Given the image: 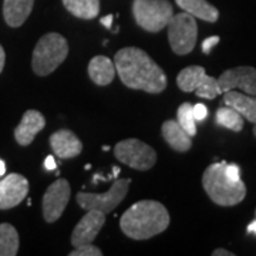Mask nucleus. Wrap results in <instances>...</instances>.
Instances as JSON below:
<instances>
[{"label":"nucleus","mask_w":256,"mask_h":256,"mask_svg":"<svg viewBox=\"0 0 256 256\" xmlns=\"http://www.w3.org/2000/svg\"><path fill=\"white\" fill-rule=\"evenodd\" d=\"M176 84L181 92H194L200 98L214 100L220 94L216 78L205 73V68L201 66H190L181 70L176 77Z\"/></svg>","instance_id":"6e6552de"},{"label":"nucleus","mask_w":256,"mask_h":256,"mask_svg":"<svg viewBox=\"0 0 256 256\" xmlns=\"http://www.w3.org/2000/svg\"><path fill=\"white\" fill-rule=\"evenodd\" d=\"M254 136H255V137H256V126H255V127H254Z\"/></svg>","instance_id":"e433bc0d"},{"label":"nucleus","mask_w":256,"mask_h":256,"mask_svg":"<svg viewBox=\"0 0 256 256\" xmlns=\"http://www.w3.org/2000/svg\"><path fill=\"white\" fill-rule=\"evenodd\" d=\"M6 63V53H4V48L0 44V73L3 72V67Z\"/></svg>","instance_id":"7c9ffc66"},{"label":"nucleus","mask_w":256,"mask_h":256,"mask_svg":"<svg viewBox=\"0 0 256 256\" xmlns=\"http://www.w3.org/2000/svg\"><path fill=\"white\" fill-rule=\"evenodd\" d=\"M170 225V214L161 202H136L120 220V228L128 238L146 240L158 234H162Z\"/></svg>","instance_id":"f03ea898"},{"label":"nucleus","mask_w":256,"mask_h":256,"mask_svg":"<svg viewBox=\"0 0 256 256\" xmlns=\"http://www.w3.org/2000/svg\"><path fill=\"white\" fill-rule=\"evenodd\" d=\"M18 250V234L10 224H0V256H14Z\"/></svg>","instance_id":"4be33fe9"},{"label":"nucleus","mask_w":256,"mask_h":256,"mask_svg":"<svg viewBox=\"0 0 256 256\" xmlns=\"http://www.w3.org/2000/svg\"><path fill=\"white\" fill-rule=\"evenodd\" d=\"M68 56V43L58 33H47L37 42L33 50V72L44 77L54 72Z\"/></svg>","instance_id":"20e7f679"},{"label":"nucleus","mask_w":256,"mask_h":256,"mask_svg":"<svg viewBox=\"0 0 256 256\" xmlns=\"http://www.w3.org/2000/svg\"><path fill=\"white\" fill-rule=\"evenodd\" d=\"M220 94L240 88L245 94L256 96V68L249 66H240L229 68L216 78Z\"/></svg>","instance_id":"9b49d317"},{"label":"nucleus","mask_w":256,"mask_h":256,"mask_svg":"<svg viewBox=\"0 0 256 256\" xmlns=\"http://www.w3.org/2000/svg\"><path fill=\"white\" fill-rule=\"evenodd\" d=\"M104 224H106L104 212L97 210H87V214L76 225L72 234V245L76 248L84 244H92L101 228L104 226Z\"/></svg>","instance_id":"ddd939ff"},{"label":"nucleus","mask_w":256,"mask_h":256,"mask_svg":"<svg viewBox=\"0 0 256 256\" xmlns=\"http://www.w3.org/2000/svg\"><path fill=\"white\" fill-rule=\"evenodd\" d=\"M112 171H114V176H118V174H120L118 166H114V168H112Z\"/></svg>","instance_id":"f704fd0d"},{"label":"nucleus","mask_w":256,"mask_h":256,"mask_svg":"<svg viewBox=\"0 0 256 256\" xmlns=\"http://www.w3.org/2000/svg\"><path fill=\"white\" fill-rule=\"evenodd\" d=\"M88 76L97 86H108L116 77L114 62L106 56H96L88 64Z\"/></svg>","instance_id":"6ab92c4d"},{"label":"nucleus","mask_w":256,"mask_h":256,"mask_svg":"<svg viewBox=\"0 0 256 256\" xmlns=\"http://www.w3.org/2000/svg\"><path fill=\"white\" fill-rule=\"evenodd\" d=\"M176 4L194 18L205 20L208 23H215L220 18V12L206 0H175Z\"/></svg>","instance_id":"aec40b11"},{"label":"nucleus","mask_w":256,"mask_h":256,"mask_svg":"<svg viewBox=\"0 0 256 256\" xmlns=\"http://www.w3.org/2000/svg\"><path fill=\"white\" fill-rule=\"evenodd\" d=\"M131 180H117L111 188L104 194H92V192H78L76 200L84 210H97L108 214L114 210L122 200L127 196Z\"/></svg>","instance_id":"1a4fd4ad"},{"label":"nucleus","mask_w":256,"mask_h":256,"mask_svg":"<svg viewBox=\"0 0 256 256\" xmlns=\"http://www.w3.org/2000/svg\"><path fill=\"white\" fill-rule=\"evenodd\" d=\"M220 42V38L218 36H212V37H208V38H205V40H204V43H202V52H204V54H210V50L216 46Z\"/></svg>","instance_id":"a878e982"},{"label":"nucleus","mask_w":256,"mask_h":256,"mask_svg":"<svg viewBox=\"0 0 256 256\" xmlns=\"http://www.w3.org/2000/svg\"><path fill=\"white\" fill-rule=\"evenodd\" d=\"M215 121L220 127L228 128L230 131H235L239 132L242 131L244 128V117L239 114L238 111L234 110L232 107H220L216 111V116H215Z\"/></svg>","instance_id":"5701e85b"},{"label":"nucleus","mask_w":256,"mask_h":256,"mask_svg":"<svg viewBox=\"0 0 256 256\" xmlns=\"http://www.w3.org/2000/svg\"><path fill=\"white\" fill-rule=\"evenodd\" d=\"M44 127L46 118L43 117V114L37 110H28L23 114L20 124L14 130V138L18 146H28L33 142L34 137Z\"/></svg>","instance_id":"4468645a"},{"label":"nucleus","mask_w":256,"mask_h":256,"mask_svg":"<svg viewBox=\"0 0 256 256\" xmlns=\"http://www.w3.org/2000/svg\"><path fill=\"white\" fill-rule=\"evenodd\" d=\"M112 18H114V16H112V14H108V16H106V18H101L100 23L102 24V26H106L107 28H111V23H112Z\"/></svg>","instance_id":"c756f323"},{"label":"nucleus","mask_w":256,"mask_h":256,"mask_svg":"<svg viewBox=\"0 0 256 256\" xmlns=\"http://www.w3.org/2000/svg\"><path fill=\"white\" fill-rule=\"evenodd\" d=\"M166 28L170 46L175 54L185 56L191 53L198 38V24L195 18L186 12L172 14Z\"/></svg>","instance_id":"423d86ee"},{"label":"nucleus","mask_w":256,"mask_h":256,"mask_svg":"<svg viewBox=\"0 0 256 256\" xmlns=\"http://www.w3.org/2000/svg\"><path fill=\"white\" fill-rule=\"evenodd\" d=\"M225 171H226V174H228L229 178H232L234 181H239V180H242V178H240V168H239V165L228 164V162H226Z\"/></svg>","instance_id":"cd10ccee"},{"label":"nucleus","mask_w":256,"mask_h":256,"mask_svg":"<svg viewBox=\"0 0 256 256\" xmlns=\"http://www.w3.org/2000/svg\"><path fill=\"white\" fill-rule=\"evenodd\" d=\"M192 112H194V117H195L196 121H204L208 117V108L204 104L192 106Z\"/></svg>","instance_id":"bb28decb"},{"label":"nucleus","mask_w":256,"mask_h":256,"mask_svg":"<svg viewBox=\"0 0 256 256\" xmlns=\"http://www.w3.org/2000/svg\"><path fill=\"white\" fill-rule=\"evenodd\" d=\"M114 156L120 162L137 171H148L156 162V150L137 138L120 141L114 146Z\"/></svg>","instance_id":"0eeeda50"},{"label":"nucleus","mask_w":256,"mask_h":256,"mask_svg":"<svg viewBox=\"0 0 256 256\" xmlns=\"http://www.w3.org/2000/svg\"><path fill=\"white\" fill-rule=\"evenodd\" d=\"M34 0H4L3 18L10 28H20L30 16Z\"/></svg>","instance_id":"a211bd4d"},{"label":"nucleus","mask_w":256,"mask_h":256,"mask_svg":"<svg viewBox=\"0 0 256 256\" xmlns=\"http://www.w3.org/2000/svg\"><path fill=\"white\" fill-rule=\"evenodd\" d=\"M246 232H248V234H255V235H256V220L250 222V224L248 225Z\"/></svg>","instance_id":"473e14b6"},{"label":"nucleus","mask_w":256,"mask_h":256,"mask_svg":"<svg viewBox=\"0 0 256 256\" xmlns=\"http://www.w3.org/2000/svg\"><path fill=\"white\" fill-rule=\"evenodd\" d=\"M226 161L210 164L202 175V185L210 201L220 206H234L246 196V186L242 180L234 181L226 171Z\"/></svg>","instance_id":"7ed1b4c3"},{"label":"nucleus","mask_w":256,"mask_h":256,"mask_svg":"<svg viewBox=\"0 0 256 256\" xmlns=\"http://www.w3.org/2000/svg\"><path fill=\"white\" fill-rule=\"evenodd\" d=\"M102 252L100 248L94 246L92 244H84L80 246L74 248V250L70 252V256H101Z\"/></svg>","instance_id":"393cba45"},{"label":"nucleus","mask_w":256,"mask_h":256,"mask_svg":"<svg viewBox=\"0 0 256 256\" xmlns=\"http://www.w3.org/2000/svg\"><path fill=\"white\" fill-rule=\"evenodd\" d=\"M4 174H6V164L0 160V176H3Z\"/></svg>","instance_id":"72a5a7b5"},{"label":"nucleus","mask_w":256,"mask_h":256,"mask_svg":"<svg viewBox=\"0 0 256 256\" xmlns=\"http://www.w3.org/2000/svg\"><path fill=\"white\" fill-rule=\"evenodd\" d=\"M63 4L73 16L84 20L97 18L100 12V0H63Z\"/></svg>","instance_id":"412c9836"},{"label":"nucleus","mask_w":256,"mask_h":256,"mask_svg":"<svg viewBox=\"0 0 256 256\" xmlns=\"http://www.w3.org/2000/svg\"><path fill=\"white\" fill-rule=\"evenodd\" d=\"M50 146L54 154L62 160L80 156L82 151V141L70 130H58L50 136Z\"/></svg>","instance_id":"2eb2a0df"},{"label":"nucleus","mask_w":256,"mask_h":256,"mask_svg":"<svg viewBox=\"0 0 256 256\" xmlns=\"http://www.w3.org/2000/svg\"><path fill=\"white\" fill-rule=\"evenodd\" d=\"M114 66L120 80L132 90L160 94L166 88V76L162 68L138 47H126L117 52Z\"/></svg>","instance_id":"f257e3e1"},{"label":"nucleus","mask_w":256,"mask_h":256,"mask_svg":"<svg viewBox=\"0 0 256 256\" xmlns=\"http://www.w3.org/2000/svg\"><path fill=\"white\" fill-rule=\"evenodd\" d=\"M72 188L67 180L60 178L53 182L43 196V216L48 224H53L63 215L67 204L70 201Z\"/></svg>","instance_id":"9d476101"},{"label":"nucleus","mask_w":256,"mask_h":256,"mask_svg":"<svg viewBox=\"0 0 256 256\" xmlns=\"http://www.w3.org/2000/svg\"><path fill=\"white\" fill-rule=\"evenodd\" d=\"M212 255L214 256H234L232 252H229L226 249H216V250H214L212 252Z\"/></svg>","instance_id":"2f4dec72"},{"label":"nucleus","mask_w":256,"mask_h":256,"mask_svg":"<svg viewBox=\"0 0 256 256\" xmlns=\"http://www.w3.org/2000/svg\"><path fill=\"white\" fill-rule=\"evenodd\" d=\"M224 104L236 110L248 121L256 126V96L230 90L224 92Z\"/></svg>","instance_id":"dca6fc26"},{"label":"nucleus","mask_w":256,"mask_h":256,"mask_svg":"<svg viewBox=\"0 0 256 256\" xmlns=\"http://www.w3.org/2000/svg\"><path fill=\"white\" fill-rule=\"evenodd\" d=\"M28 181L20 174H9L0 180V210L18 206L28 196Z\"/></svg>","instance_id":"f8f14e48"},{"label":"nucleus","mask_w":256,"mask_h":256,"mask_svg":"<svg viewBox=\"0 0 256 256\" xmlns=\"http://www.w3.org/2000/svg\"><path fill=\"white\" fill-rule=\"evenodd\" d=\"M102 150H104V151H108V150H110V146H102Z\"/></svg>","instance_id":"c9c22d12"},{"label":"nucleus","mask_w":256,"mask_h":256,"mask_svg":"<svg viewBox=\"0 0 256 256\" xmlns=\"http://www.w3.org/2000/svg\"><path fill=\"white\" fill-rule=\"evenodd\" d=\"M132 14L140 28L150 33H158L166 28L174 10L168 0H134Z\"/></svg>","instance_id":"39448f33"},{"label":"nucleus","mask_w":256,"mask_h":256,"mask_svg":"<svg viewBox=\"0 0 256 256\" xmlns=\"http://www.w3.org/2000/svg\"><path fill=\"white\" fill-rule=\"evenodd\" d=\"M44 168H46L47 171H53V170L57 168L54 156H46V160H44Z\"/></svg>","instance_id":"c85d7f7f"},{"label":"nucleus","mask_w":256,"mask_h":256,"mask_svg":"<svg viewBox=\"0 0 256 256\" xmlns=\"http://www.w3.org/2000/svg\"><path fill=\"white\" fill-rule=\"evenodd\" d=\"M176 121L181 127L188 132V136L195 137L196 136V120L192 112L191 102H182L176 111Z\"/></svg>","instance_id":"b1692460"},{"label":"nucleus","mask_w":256,"mask_h":256,"mask_svg":"<svg viewBox=\"0 0 256 256\" xmlns=\"http://www.w3.org/2000/svg\"><path fill=\"white\" fill-rule=\"evenodd\" d=\"M161 132H162V138L165 140V142L174 151L186 152L191 150L192 137L188 136V132L178 124V121H174V120L165 121L161 127Z\"/></svg>","instance_id":"f3484780"}]
</instances>
